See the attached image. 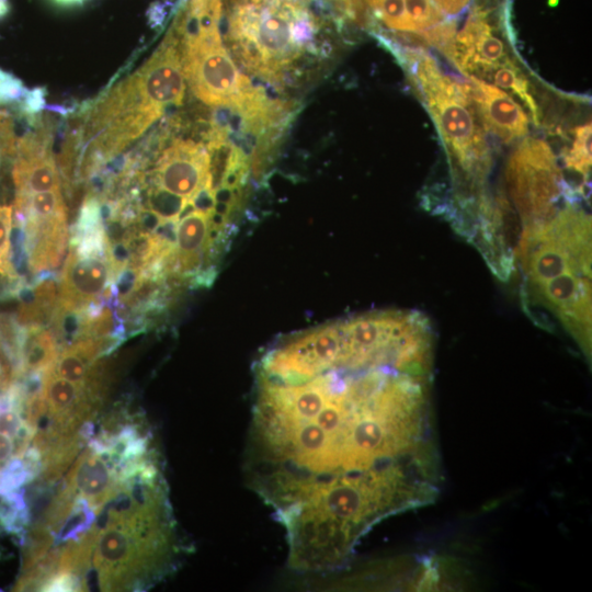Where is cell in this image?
<instances>
[{"label":"cell","mask_w":592,"mask_h":592,"mask_svg":"<svg viewBox=\"0 0 592 592\" xmlns=\"http://www.w3.org/2000/svg\"><path fill=\"white\" fill-rule=\"evenodd\" d=\"M473 98L479 106L487 129L510 144L528 133V118L522 106L506 92L486 81L470 77Z\"/></svg>","instance_id":"10"},{"label":"cell","mask_w":592,"mask_h":592,"mask_svg":"<svg viewBox=\"0 0 592 592\" xmlns=\"http://www.w3.org/2000/svg\"><path fill=\"white\" fill-rule=\"evenodd\" d=\"M25 89L22 82L14 76L0 70V104L20 99Z\"/></svg>","instance_id":"18"},{"label":"cell","mask_w":592,"mask_h":592,"mask_svg":"<svg viewBox=\"0 0 592 592\" xmlns=\"http://www.w3.org/2000/svg\"><path fill=\"white\" fill-rule=\"evenodd\" d=\"M10 11V4L8 0H0V19L3 18Z\"/></svg>","instance_id":"22"},{"label":"cell","mask_w":592,"mask_h":592,"mask_svg":"<svg viewBox=\"0 0 592 592\" xmlns=\"http://www.w3.org/2000/svg\"><path fill=\"white\" fill-rule=\"evenodd\" d=\"M482 81H491L496 86L510 90L526 105L533 117V123L540 124V109L533 98L526 76L514 59L494 66L477 78Z\"/></svg>","instance_id":"13"},{"label":"cell","mask_w":592,"mask_h":592,"mask_svg":"<svg viewBox=\"0 0 592 592\" xmlns=\"http://www.w3.org/2000/svg\"><path fill=\"white\" fill-rule=\"evenodd\" d=\"M505 179L524 226L551 218L561 196L569 202L577 198L550 147L542 139L527 137L521 143L509 159Z\"/></svg>","instance_id":"6"},{"label":"cell","mask_w":592,"mask_h":592,"mask_svg":"<svg viewBox=\"0 0 592 592\" xmlns=\"http://www.w3.org/2000/svg\"><path fill=\"white\" fill-rule=\"evenodd\" d=\"M574 140L563 153L567 168L588 181L591 168V124L574 129Z\"/></svg>","instance_id":"14"},{"label":"cell","mask_w":592,"mask_h":592,"mask_svg":"<svg viewBox=\"0 0 592 592\" xmlns=\"http://www.w3.org/2000/svg\"><path fill=\"white\" fill-rule=\"evenodd\" d=\"M12 214L11 206L0 204V273L10 278L14 276V269L10 261Z\"/></svg>","instance_id":"17"},{"label":"cell","mask_w":592,"mask_h":592,"mask_svg":"<svg viewBox=\"0 0 592 592\" xmlns=\"http://www.w3.org/2000/svg\"><path fill=\"white\" fill-rule=\"evenodd\" d=\"M406 16L411 32H422L443 22V14L432 0H405Z\"/></svg>","instance_id":"15"},{"label":"cell","mask_w":592,"mask_h":592,"mask_svg":"<svg viewBox=\"0 0 592 592\" xmlns=\"http://www.w3.org/2000/svg\"><path fill=\"white\" fill-rule=\"evenodd\" d=\"M58 1H61V2H76V1H81V0H58Z\"/></svg>","instance_id":"23"},{"label":"cell","mask_w":592,"mask_h":592,"mask_svg":"<svg viewBox=\"0 0 592 592\" xmlns=\"http://www.w3.org/2000/svg\"><path fill=\"white\" fill-rule=\"evenodd\" d=\"M13 458H15L14 439L0 433V465L4 466Z\"/></svg>","instance_id":"21"},{"label":"cell","mask_w":592,"mask_h":592,"mask_svg":"<svg viewBox=\"0 0 592 592\" xmlns=\"http://www.w3.org/2000/svg\"><path fill=\"white\" fill-rule=\"evenodd\" d=\"M24 232V252L32 272L58 266L67 246V214L20 218Z\"/></svg>","instance_id":"11"},{"label":"cell","mask_w":592,"mask_h":592,"mask_svg":"<svg viewBox=\"0 0 592 592\" xmlns=\"http://www.w3.org/2000/svg\"><path fill=\"white\" fill-rule=\"evenodd\" d=\"M141 180L193 202L205 187H229L215 180L207 144L191 138H174L162 148L152 170Z\"/></svg>","instance_id":"8"},{"label":"cell","mask_w":592,"mask_h":592,"mask_svg":"<svg viewBox=\"0 0 592 592\" xmlns=\"http://www.w3.org/2000/svg\"><path fill=\"white\" fill-rule=\"evenodd\" d=\"M179 34L183 70L191 91L206 105L236 112L252 84L235 66L223 45L219 29Z\"/></svg>","instance_id":"7"},{"label":"cell","mask_w":592,"mask_h":592,"mask_svg":"<svg viewBox=\"0 0 592 592\" xmlns=\"http://www.w3.org/2000/svg\"><path fill=\"white\" fill-rule=\"evenodd\" d=\"M442 14L455 16L463 12L470 0H432Z\"/></svg>","instance_id":"20"},{"label":"cell","mask_w":592,"mask_h":592,"mask_svg":"<svg viewBox=\"0 0 592 592\" xmlns=\"http://www.w3.org/2000/svg\"><path fill=\"white\" fill-rule=\"evenodd\" d=\"M516 257L526 296L550 311L590 355V216L567 202L551 218L524 226Z\"/></svg>","instance_id":"3"},{"label":"cell","mask_w":592,"mask_h":592,"mask_svg":"<svg viewBox=\"0 0 592 592\" xmlns=\"http://www.w3.org/2000/svg\"><path fill=\"white\" fill-rule=\"evenodd\" d=\"M373 9L376 15L390 29L411 32L406 16L405 0H378Z\"/></svg>","instance_id":"16"},{"label":"cell","mask_w":592,"mask_h":592,"mask_svg":"<svg viewBox=\"0 0 592 592\" xmlns=\"http://www.w3.org/2000/svg\"><path fill=\"white\" fill-rule=\"evenodd\" d=\"M430 386L354 348L332 321L260 354L243 473L285 530L289 568L337 570L373 526L436 499Z\"/></svg>","instance_id":"1"},{"label":"cell","mask_w":592,"mask_h":592,"mask_svg":"<svg viewBox=\"0 0 592 592\" xmlns=\"http://www.w3.org/2000/svg\"><path fill=\"white\" fill-rule=\"evenodd\" d=\"M225 37L244 68L278 81L304 48L296 42L295 24L306 11L297 0H227Z\"/></svg>","instance_id":"5"},{"label":"cell","mask_w":592,"mask_h":592,"mask_svg":"<svg viewBox=\"0 0 592 592\" xmlns=\"http://www.w3.org/2000/svg\"><path fill=\"white\" fill-rule=\"evenodd\" d=\"M16 376L13 364L0 344V391L5 392Z\"/></svg>","instance_id":"19"},{"label":"cell","mask_w":592,"mask_h":592,"mask_svg":"<svg viewBox=\"0 0 592 592\" xmlns=\"http://www.w3.org/2000/svg\"><path fill=\"white\" fill-rule=\"evenodd\" d=\"M113 283L106 252L81 253L70 246L65 262L57 304L80 310L101 300Z\"/></svg>","instance_id":"9"},{"label":"cell","mask_w":592,"mask_h":592,"mask_svg":"<svg viewBox=\"0 0 592 592\" xmlns=\"http://www.w3.org/2000/svg\"><path fill=\"white\" fill-rule=\"evenodd\" d=\"M59 346L52 330L44 327L27 328L21 349L19 375L44 373L56 361Z\"/></svg>","instance_id":"12"},{"label":"cell","mask_w":592,"mask_h":592,"mask_svg":"<svg viewBox=\"0 0 592 592\" xmlns=\"http://www.w3.org/2000/svg\"><path fill=\"white\" fill-rule=\"evenodd\" d=\"M397 57L409 68L413 84L428 103L456 169L474 184L481 181L488 172L490 157L476 118L471 89L445 76L422 52L405 50Z\"/></svg>","instance_id":"4"},{"label":"cell","mask_w":592,"mask_h":592,"mask_svg":"<svg viewBox=\"0 0 592 592\" xmlns=\"http://www.w3.org/2000/svg\"><path fill=\"white\" fill-rule=\"evenodd\" d=\"M180 36L173 27L133 73L111 87L87 111L70 151L82 175L111 161L185 94Z\"/></svg>","instance_id":"2"}]
</instances>
